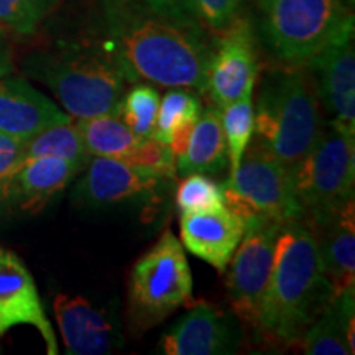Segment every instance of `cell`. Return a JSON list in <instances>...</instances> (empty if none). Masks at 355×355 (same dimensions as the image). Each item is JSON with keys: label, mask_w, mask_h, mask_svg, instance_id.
Here are the masks:
<instances>
[{"label": "cell", "mask_w": 355, "mask_h": 355, "mask_svg": "<svg viewBox=\"0 0 355 355\" xmlns=\"http://www.w3.org/2000/svg\"><path fill=\"white\" fill-rule=\"evenodd\" d=\"M15 326H33L46 344V354H60L32 273L19 255L0 247V336Z\"/></svg>", "instance_id": "13"}, {"label": "cell", "mask_w": 355, "mask_h": 355, "mask_svg": "<svg viewBox=\"0 0 355 355\" xmlns=\"http://www.w3.org/2000/svg\"><path fill=\"white\" fill-rule=\"evenodd\" d=\"M291 173L304 216L326 214L354 199L355 137L324 128L316 145Z\"/></svg>", "instance_id": "8"}, {"label": "cell", "mask_w": 355, "mask_h": 355, "mask_svg": "<svg viewBox=\"0 0 355 355\" xmlns=\"http://www.w3.org/2000/svg\"><path fill=\"white\" fill-rule=\"evenodd\" d=\"M332 300L313 229L306 217L285 222L275 243L273 266L257 332L266 343L291 347Z\"/></svg>", "instance_id": "2"}, {"label": "cell", "mask_w": 355, "mask_h": 355, "mask_svg": "<svg viewBox=\"0 0 355 355\" xmlns=\"http://www.w3.org/2000/svg\"><path fill=\"white\" fill-rule=\"evenodd\" d=\"M83 170L79 163L64 158H26L12 178L3 198L10 199L21 211L38 212Z\"/></svg>", "instance_id": "19"}, {"label": "cell", "mask_w": 355, "mask_h": 355, "mask_svg": "<svg viewBox=\"0 0 355 355\" xmlns=\"http://www.w3.org/2000/svg\"><path fill=\"white\" fill-rule=\"evenodd\" d=\"M26 139L0 132V196L3 198L12 178L25 162Z\"/></svg>", "instance_id": "30"}, {"label": "cell", "mask_w": 355, "mask_h": 355, "mask_svg": "<svg viewBox=\"0 0 355 355\" xmlns=\"http://www.w3.org/2000/svg\"><path fill=\"white\" fill-rule=\"evenodd\" d=\"M259 76L255 35L247 19H235L222 32L219 46L212 53L207 91L217 110L252 92Z\"/></svg>", "instance_id": "10"}, {"label": "cell", "mask_w": 355, "mask_h": 355, "mask_svg": "<svg viewBox=\"0 0 355 355\" xmlns=\"http://www.w3.org/2000/svg\"><path fill=\"white\" fill-rule=\"evenodd\" d=\"M345 2H350V3H354V0H345Z\"/></svg>", "instance_id": "33"}, {"label": "cell", "mask_w": 355, "mask_h": 355, "mask_svg": "<svg viewBox=\"0 0 355 355\" xmlns=\"http://www.w3.org/2000/svg\"><path fill=\"white\" fill-rule=\"evenodd\" d=\"M193 296V275L183 243L170 229L141 259L128 283V313L132 324L146 331L165 321Z\"/></svg>", "instance_id": "6"}, {"label": "cell", "mask_w": 355, "mask_h": 355, "mask_svg": "<svg viewBox=\"0 0 355 355\" xmlns=\"http://www.w3.org/2000/svg\"><path fill=\"white\" fill-rule=\"evenodd\" d=\"M354 35L337 40L309 61L319 101L331 115L329 127L355 137Z\"/></svg>", "instance_id": "12"}, {"label": "cell", "mask_w": 355, "mask_h": 355, "mask_svg": "<svg viewBox=\"0 0 355 355\" xmlns=\"http://www.w3.org/2000/svg\"><path fill=\"white\" fill-rule=\"evenodd\" d=\"M254 91L220 109V123L227 145V162L230 173L237 170L255 130V109L252 102Z\"/></svg>", "instance_id": "25"}, {"label": "cell", "mask_w": 355, "mask_h": 355, "mask_svg": "<svg viewBox=\"0 0 355 355\" xmlns=\"http://www.w3.org/2000/svg\"><path fill=\"white\" fill-rule=\"evenodd\" d=\"M201 102L188 91H170L159 101L153 139L170 146L175 162L184 153L191 132L201 115Z\"/></svg>", "instance_id": "22"}, {"label": "cell", "mask_w": 355, "mask_h": 355, "mask_svg": "<svg viewBox=\"0 0 355 355\" xmlns=\"http://www.w3.org/2000/svg\"><path fill=\"white\" fill-rule=\"evenodd\" d=\"M324 130L313 78L291 68L273 71L261 86L255 112V145L293 170Z\"/></svg>", "instance_id": "3"}, {"label": "cell", "mask_w": 355, "mask_h": 355, "mask_svg": "<svg viewBox=\"0 0 355 355\" xmlns=\"http://www.w3.org/2000/svg\"><path fill=\"white\" fill-rule=\"evenodd\" d=\"M24 68L50 89L71 117L115 114L123 97L127 78L112 53L96 48L35 53Z\"/></svg>", "instance_id": "4"}, {"label": "cell", "mask_w": 355, "mask_h": 355, "mask_svg": "<svg viewBox=\"0 0 355 355\" xmlns=\"http://www.w3.org/2000/svg\"><path fill=\"white\" fill-rule=\"evenodd\" d=\"M176 204L181 212L209 211L225 206L222 186L202 173H189L178 184Z\"/></svg>", "instance_id": "27"}, {"label": "cell", "mask_w": 355, "mask_h": 355, "mask_svg": "<svg viewBox=\"0 0 355 355\" xmlns=\"http://www.w3.org/2000/svg\"><path fill=\"white\" fill-rule=\"evenodd\" d=\"M282 225L268 219L247 220L242 241L229 261L225 286L232 311L239 321L248 324L254 331L259 329L272 275L275 243Z\"/></svg>", "instance_id": "9"}, {"label": "cell", "mask_w": 355, "mask_h": 355, "mask_svg": "<svg viewBox=\"0 0 355 355\" xmlns=\"http://www.w3.org/2000/svg\"><path fill=\"white\" fill-rule=\"evenodd\" d=\"M354 199L337 209L304 216L316 237L324 273L332 288V298L355 288V212Z\"/></svg>", "instance_id": "17"}, {"label": "cell", "mask_w": 355, "mask_h": 355, "mask_svg": "<svg viewBox=\"0 0 355 355\" xmlns=\"http://www.w3.org/2000/svg\"><path fill=\"white\" fill-rule=\"evenodd\" d=\"M53 311L69 355H104L121 344L117 324L83 296L58 295Z\"/></svg>", "instance_id": "16"}, {"label": "cell", "mask_w": 355, "mask_h": 355, "mask_svg": "<svg viewBox=\"0 0 355 355\" xmlns=\"http://www.w3.org/2000/svg\"><path fill=\"white\" fill-rule=\"evenodd\" d=\"M194 12L216 32H224L241 13V0H191Z\"/></svg>", "instance_id": "29"}, {"label": "cell", "mask_w": 355, "mask_h": 355, "mask_svg": "<svg viewBox=\"0 0 355 355\" xmlns=\"http://www.w3.org/2000/svg\"><path fill=\"white\" fill-rule=\"evenodd\" d=\"M0 40H2V25H0Z\"/></svg>", "instance_id": "32"}, {"label": "cell", "mask_w": 355, "mask_h": 355, "mask_svg": "<svg viewBox=\"0 0 355 355\" xmlns=\"http://www.w3.org/2000/svg\"><path fill=\"white\" fill-rule=\"evenodd\" d=\"M159 101L162 99L157 89L148 84H140V86L132 87L122 97L115 114L139 139H150L153 137L155 125H157Z\"/></svg>", "instance_id": "26"}, {"label": "cell", "mask_w": 355, "mask_h": 355, "mask_svg": "<svg viewBox=\"0 0 355 355\" xmlns=\"http://www.w3.org/2000/svg\"><path fill=\"white\" fill-rule=\"evenodd\" d=\"M261 33L283 63L306 64L337 40L354 35L345 0H260Z\"/></svg>", "instance_id": "5"}, {"label": "cell", "mask_w": 355, "mask_h": 355, "mask_svg": "<svg viewBox=\"0 0 355 355\" xmlns=\"http://www.w3.org/2000/svg\"><path fill=\"white\" fill-rule=\"evenodd\" d=\"M180 237L186 250L224 273L245 232V220L227 206L181 212Z\"/></svg>", "instance_id": "15"}, {"label": "cell", "mask_w": 355, "mask_h": 355, "mask_svg": "<svg viewBox=\"0 0 355 355\" xmlns=\"http://www.w3.org/2000/svg\"><path fill=\"white\" fill-rule=\"evenodd\" d=\"M78 181L73 201L87 207H102L152 196L163 176L152 170L132 166L121 159L92 157Z\"/></svg>", "instance_id": "14"}, {"label": "cell", "mask_w": 355, "mask_h": 355, "mask_svg": "<svg viewBox=\"0 0 355 355\" xmlns=\"http://www.w3.org/2000/svg\"><path fill=\"white\" fill-rule=\"evenodd\" d=\"M69 121V114L24 79H0V132L28 140L44 128Z\"/></svg>", "instance_id": "18"}, {"label": "cell", "mask_w": 355, "mask_h": 355, "mask_svg": "<svg viewBox=\"0 0 355 355\" xmlns=\"http://www.w3.org/2000/svg\"><path fill=\"white\" fill-rule=\"evenodd\" d=\"M242 331L230 314L207 301H198L163 334L165 355H229L241 347Z\"/></svg>", "instance_id": "11"}, {"label": "cell", "mask_w": 355, "mask_h": 355, "mask_svg": "<svg viewBox=\"0 0 355 355\" xmlns=\"http://www.w3.org/2000/svg\"><path fill=\"white\" fill-rule=\"evenodd\" d=\"M222 193L225 206L245 222L268 219L285 224L304 217L290 170L255 144L248 145L241 165L222 184Z\"/></svg>", "instance_id": "7"}, {"label": "cell", "mask_w": 355, "mask_h": 355, "mask_svg": "<svg viewBox=\"0 0 355 355\" xmlns=\"http://www.w3.org/2000/svg\"><path fill=\"white\" fill-rule=\"evenodd\" d=\"M300 344L306 355L355 354V288L329 301Z\"/></svg>", "instance_id": "20"}, {"label": "cell", "mask_w": 355, "mask_h": 355, "mask_svg": "<svg viewBox=\"0 0 355 355\" xmlns=\"http://www.w3.org/2000/svg\"><path fill=\"white\" fill-rule=\"evenodd\" d=\"M110 53L130 81L206 92L212 50L196 21L153 12L133 0L107 7Z\"/></svg>", "instance_id": "1"}, {"label": "cell", "mask_w": 355, "mask_h": 355, "mask_svg": "<svg viewBox=\"0 0 355 355\" xmlns=\"http://www.w3.org/2000/svg\"><path fill=\"white\" fill-rule=\"evenodd\" d=\"M60 0H0V25L19 35H32Z\"/></svg>", "instance_id": "28"}, {"label": "cell", "mask_w": 355, "mask_h": 355, "mask_svg": "<svg viewBox=\"0 0 355 355\" xmlns=\"http://www.w3.org/2000/svg\"><path fill=\"white\" fill-rule=\"evenodd\" d=\"M76 127L91 157L114 158L127 163L141 141L117 114L79 117Z\"/></svg>", "instance_id": "23"}, {"label": "cell", "mask_w": 355, "mask_h": 355, "mask_svg": "<svg viewBox=\"0 0 355 355\" xmlns=\"http://www.w3.org/2000/svg\"><path fill=\"white\" fill-rule=\"evenodd\" d=\"M26 158L37 157H58L79 163L86 168L92 157L87 153L76 123L73 121L44 128L32 139L26 140ZM25 158V159H26Z\"/></svg>", "instance_id": "24"}, {"label": "cell", "mask_w": 355, "mask_h": 355, "mask_svg": "<svg viewBox=\"0 0 355 355\" xmlns=\"http://www.w3.org/2000/svg\"><path fill=\"white\" fill-rule=\"evenodd\" d=\"M139 2L162 15L184 21H196L198 15L191 0H139Z\"/></svg>", "instance_id": "31"}, {"label": "cell", "mask_w": 355, "mask_h": 355, "mask_svg": "<svg viewBox=\"0 0 355 355\" xmlns=\"http://www.w3.org/2000/svg\"><path fill=\"white\" fill-rule=\"evenodd\" d=\"M227 163V145L222 132L220 112L217 109H207L199 115L184 153L176 158V171L181 175H214L224 170Z\"/></svg>", "instance_id": "21"}]
</instances>
